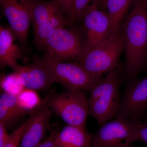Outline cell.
<instances>
[{
	"instance_id": "obj_1",
	"label": "cell",
	"mask_w": 147,
	"mask_h": 147,
	"mask_svg": "<svg viewBox=\"0 0 147 147\" xmlns=\"http://www.w3.org/2000/svg\"><path fill=\"white\" fill-rule=\"evenodd\" d=\"M125 54L124 74L127 81L137 79L146 67L147 57V9L135 0L121 26Z\"/></svg>"
},
{
	"instance_id": "obj_2",
	"label": "cell",
	"mask_w": 147,
	"mask_h": 147,
	"mask_svg": "<svg viewBox=\"0 0 147 147\" xmlns=\"http://www.w3.org/2000/svg\"><path fill=\"white\" fill-rule=\"evenodd\" d=\"M120 76V69L118 66L100 79L90 92L89 115L97 121L99 125H102L117 115L121 102Z\"/></svg>"
},
{
	"instance_id": "obj_3",
	"label": "cell",
	"mask_w": 147,
	"mask_h": 147,
	"mask_svg": "<svg viewBox=\"0 0 147 147\" xmlns=\"http://www.w3.org/2000/svg\"><path fill=\"white\" fill-rule=\"evenodd\" d=\"M123 49L120 26L99 44L86 48L79 63L93 76L101 77L118 66Z\"/></svg>"
},
{
	"instance_id": "obj_4",
	"label": "cell",
	"mask_w": 147,
	"mask_h": 147,
	"mask_svg": "<svg viewBox=\"0 0 147 147\" xmlns=\"http://www.w3.org/2000/svg\"><path fill=\"white\" fill-rule=\"evenodd\" d=\"M44 47L47 59L60 62L79 61L86 48L84 31L77 28L56 29L47 37Z\"/></svg>"
},
{
	"instance_id": "obj_5",
	"label": "cell",
	"mask_w": 147,
	"mask_h": 147,
	"mask_svg": "<svg viewBox=\"0 0 147 147\" xmlns=\"http://www.w3.org/2000/svg\"><path fill=\"white\" fill-rule=\"evenodd\" d=\"M47 102L53 113L68 125L86 129L89 106L84 91L67 90L58 94H52Z\"/></svg>"
},
{
	"instance_id": "obj_6",
	"label": "cell",
	"mask_w": 147,
	"mask_h": 147,
	"mask_svg": "<svg viewBox=\"0 0 147 147\" xmlns=\"http://www.w3.org/2000/svg\"><path fill=\"white\" fill-rule=\"evenodd\" d=\"M53 74L55 82L67 90L90 92L102 78L93 76L79 63L57 61L44 58Z\"/></svg>"
},
{
	"instance_id": "obj_7",
	"label": "cell",
	"mask_w": 147,
	"mask_h": 147,
	"mask_svg": "<svg viewBox=\"0 0 147 147\" xmlns=\"http://www.w3.org/2000/svg\"><path fill=\"white\" fill-rule=\"evenodd\" d=\"M140 121L117 117L101 125L92 136V147H124L129 141Z\"/></svg>"
},
{
	"instance_id": "obj_8",
	"label": "cell",
	"mask_w": 147,
	"mask_h": 147,
	"mask_svg": "<svg viewBox=\"0 0 147 147\" xmlns=\"http://www.w3.org/2000/svg\"><path fill=\"white\" fill-rule=\"evenodd\" d=\"M36 0H0L2 12L21 46L24 47L27 38L33 7Z\"/></svg>"
},
{
	"instance_id": "obj_9",
	"label": "cell",
	"mask_w": 147,
	"mask_h": 147,
	"mask_svg": "<svg viewBox=\"0 0 147 147\" xmlns=\"http://www.w3.org/2000/svg\"><path fill=\"white\" fill-rule=\"evenodd\" d=\"M147 110V76L129 82L116 116L138 121Z\"/></svg>"
},
{
	"instance_id": "obj_10",
	"label": "cell",
	"mask_w": 147,
	"mask_h": 147,
	"mask_svg": "<svg viewBox=\"0 0 147 147\" xmlns=\"http://www.w3.org/2000/svg\"><path fill=\"white\" fill-rule=\"evenodd\" d=\"M82 21L86 48H91L107 39L113 33L108 13L90 5L84 12Z\"/></svg>"
},
{
	"instance_id": "obj_11",
	"label": "cell",
	"mask_w": 147,
	"mask_h": 147,
	"mask_svg": "<svg viewBox=\"0 0 147 147\" xmlns=\"http://www.w3.org/2000/svg\"><path fill=\"white\" fill-rule=\"evenodd\" d=\"M12 70L25 88L35 91L47 90L55 83L52 72L43 59L28 65L18 64Z\"/></svg>"
},
{
	"instance_id": "obj_12",
	"label": "cell",
	"mask_w": 147,
	"mask_h": 147,
	"mask_svg": "<svg viewBox=\"0 0 147 147\" xmlns=\"http://www.w3.org/2000/svg\"><path fill=\"white\" fill-rule=\"evenodd\" d=\"M52 94L49 93L43 99L42 105L27 127L19 147H36L41 143L53 114L47 102Z\"/></svg>"
},
{
	"instance_id": "obj_13",
	"label": "cell",
	"mask_w": 147,
	"mask_h": 147,
	"mask_svg": "<svg viewBox=\"0 0 147 147\" xmlns=\"http://www.w3.org/2000/svg\"><path fill=\"white\" fill-rule=\"evenodd\" d=\"M16 37L11 29L0 27V65L12 69L18 64L17 61L23 57L21 50L14 44Z\"/></svg>"
},
{
	"instance_id": "obj_14",
	"label": "cell",
	"mask_w": 147,
	"mask_h": 147,
	"mask_svg": "<svg viewBox=\"0 0 147 147\" xmlns=\"http://www.w3.org/2000/svg\"><path fill=\"white\" fill-rule=\"evenodd\" d=\"M72 23L73 22L68 18L63 7H60L43 23L34 28L35 41L37 47H44L45 40L53 31Z\"/></svg>"
},
{
	"instance_id": "obj_15",
	"label": "cell",
	"mask_w": 147,
	"mask_h": 147,
	"mask_svg": "<svg viewBox=\"0 0 147 147\" xmlns=\"http://www.w3.org/2000/svg\"><path fill=\"white\" fill-rule=\"evenodd\" d=\"M92 139L85 129L67 125L57 133L56 143L57 147H92Z\"/></svg>"
},
{
	"instance_id": "obj_16",
	"label": "cell",
	"mask_w": 147,
	"mask_h": 147,
	"mask_svg": "<svg viewBox=\"0 0 147 147\" xmlns=\"http://www.w3.org/2000/svg\"><path fill=\"white\" fill-rule=\"evenodd\" d=\"M26 114L18 104L17 95L3 92L0 97V123L6 127Z\"/></svg>"
},
{
	"instance_id": "obj_17",
	"label": "cell",
	"mask_w": 147,
	"mask_h": 147,
	"mask_svg": "<svg viewBox=\"0 0 147 147\" xmlns=\"http://www.w3.org/2000/svg\"><path fill=\"white\" fill-rule=\"evenodd\" d=\"M135 0H106L99 9L108 13L111 20L113 32L121 26Z\"/></svg>"
},
{
	"instance_id": "obj_18",
	"label": "cell",
	"mask_w": 147,
	"mask_h": 147,
	"mask_svg": "<svg viewBox=\"0 0 147 147\" xmlns=\"http://www.w3.org/2000/svg\"><path fill=\"white\" fill-rule=\"evenodd\" d=\"M36 91L25 88L17 96L18 104L27 113H31L42 102Z\"/></svg>"
},
{
	"instance_id": "obj_19",
	"label": "cell",
	"mask_w": 147,
	"mask_h": 147,
	"mask_svg": "<svg viewBox=\"0 0 147 147\" xmlns=\"http://www.w3.org/2000/svg\"><path fill=\"white\" fill-rule=\"evenodd\" d=\"M43 102V99L40 104L31 113L26 121L11 134H9L8 141L2 147H19L27 127L33 119L36 113L41 107Z\"/></svg>"
},
{
	"instance_id": "obj_20",
	"label": "cell",
	"mask_w": 147,
	"mask_h": 147,
	"mask_svg": "<svg viewBox=\"0 0 147 147\" xmlns=\"http://www.w3.org/2000/svg\"><path fill=\"white\" fill-rule=\"evenodd\" d=\"M1 88L4 92L18 95L25 89L16 73L7 75L2 74L1 76Z\"/></svg>"
},
{
	"instance_id": "obj_21",
	"label": "cell",
	"mask_w": 147,
	"mask_h": 147,
	"mask_svg": "<svg viewBox=\"0 0 147 147\" xmlns=\"http://www.w3.org/2000/svg\"><path fill=\"white\" fill-rule=\"evenodd\" d=\"M92 0H73V10L74 21H81L85 11L90 5Z\"/></svg>"
},
{
	"instance_id": "obj_22",
	"label": "cell",
	"mask_w": 147,
	"mask_h": 147,
	"mask_svg": "<svg viewBox=\"0 0 147 147\" xmlns=\"http://www.w3.org/2000/svg\"><path fill=\"white\" fill-rule=\"evenodd\" d=\"M141 141L147 144V123H138L134 134L130 139V144L133 142Z\"/></svg>"
},
{
	"instance_id": "obj_23",
	"label": "cell",
	"mask_w": 147,
	"mask_h": 147,
	"mask_svg": "<svg viewBox=\"0 0 147 147\" xmlns=\"http://www.w3.org/2000/svg\"><path fill=\"white\" fill-rule=\"evenodd\" d=\"M65 12L72 22L74 21L73 10V0H57Z\"/></svg>"
},
{
	"instance_id": "obj_24",
	"label": "cell",
	"mask_w": 147,
	"mask_h": 147,
	"mask_svg": "<svg viewBox=\"0 0 147 147\" xmlns=\"http://www.w3.org/2000/svg\"><path fill=\"white\" fill-rule=\"evenodd\" d=\"M57 132L53 131L44 142L40 143L36 147H57L56 143V137Z\"/></svg>"
},
{
	"instance_id": "obj_25",
	"label": "cell",
	"mask_w": 147,
	"mask_h": 147,
	"mask_svg": "<svg viewBox=\"0 0 147 147\" xmlns=\"http://www.w3.org/2000/svg\"><path fill=\"white\" fill-rule=\"evenodd\" d=\"M9 135L7 134L6 127L0 123V147H2L8 141Z\"/></svg>"
},
{
	"instance_id": "obj_26",
	"label": "cell",
	"mask_w": 147,
	"mask_h": 147,
	"mask_svg": "<svg viewBox=\"0 0 147 147\" xmlns=\"http://www.w3.org/2000/svg\"><path fill=\"white\" fill-rule=\"evenodd\" d=\"M101 0H92L91 5L97 7V6Z\"/></svg>"
},
{
	"instance_id": "obj_27",
	"label": "cell",
	"mask_w": 147,
	"mask_h": 147,
	"mask_svg": "<svg viewBox=\"0 0 147 147\" xmlns=\"http://www.w3.org/2000/svg\"><path fill=\"white\" fill-rule=\"evenodd\" d=\"M141 2L143 6L147 9V0H141Z\"/></svg>"
},
{
	"instance_id": "obj_28",
	"label": "cell",
	"mask_w": 147,
	"mask_h": 147,
	"mask_svg": "<svg viewBox=\"0 0 147 147\" xmlns=\"http://www.w3.org/2000/svg\"><path fill=\"white\" fill-rule=\"evenodd\" d=\"M106 0H101L100 1V2H99V4H98V5L97 6V8L98 9H100V7H102V6L103 5L104 3H105Z\"/></svg>"
},
{
	"instance_id": "obj_29",
	"label": "cell",
	"mask_w": 147,
	"mask_h": 147,
	"mask_svg": "<svg viewBox=\"0 0 147 147\" xmlns=\"http://www.w3.org/2000/svg\"><path fill=\"white\" fill-rule=\"evenodd\" d=\"M125 147H137L133 146H130V145H128V146H125Z\"/></svg>"
},
{
	"instance_id": "obj_30",
	"label": "cell",
	"mask_w": 147,
	"mask_h": 147,
	"mask_svg": "<svg viewBox=\"0 0 147 147\" xmlns=\"http://www.w3.org/2000/svg\"><path fill=\"white\" fill-rule=\"evenodd\" d=\"M147 67V59H146V67Z\"/></svg>"
}]
</instances>
